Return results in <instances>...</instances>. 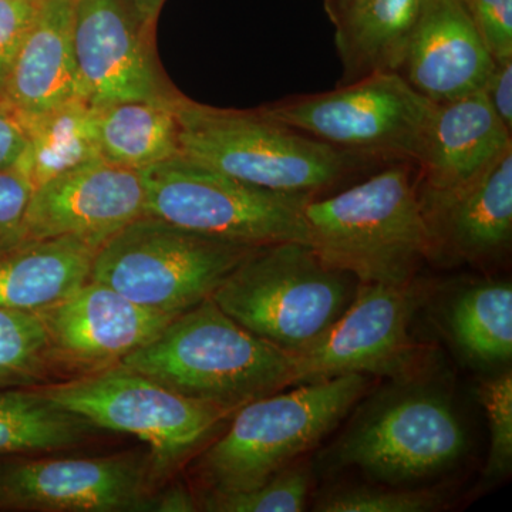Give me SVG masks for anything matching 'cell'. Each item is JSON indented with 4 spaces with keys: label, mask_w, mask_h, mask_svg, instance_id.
Returning a JSON list of instances; mask_svg holds the SVG:
<instances>
[{
    "label": "cell",
    "mask_w": 512,
    "mask_h": 512,
    "mask_svg": "<svg viewBox=\"0 0 512 512\" xmlns=\"http://www.w3.org/2000/svg\"><path fill=\"white\" fill-rule=\"evenodd\" d=\"M305 220L309 247L360 284L407 285L430 261L429 228L410 163L384 164L332 197L312 198Z\"/></svg>",
    "instance_id": "1"
},
{
    "label": "cell",
    "mask_w": 512,
    "mask_h": 512,
    "mask_svg": "<svg viewBox=\"0 0 512 512\" xmlns=\"http://www.w3.org/2000/svg\"><path fill=\"white\" fill-rule=\"evenodd\" d=\"M173 104L180 154L265 190L319 197L365 168L382 164L322 143L262 107L217 109L180 94Z\"/></svg>",
    "instance_id": "2"
},
{
    "label": "cell",
    "mask_w": 512,
    "mask_h": 512,
    "mask_svg": "<svg viewBox=\"0 0 512 512\" xmlns=\"http://www.w3.org/2000/svg\"><path fill=\"white\" fill-rule=\"evenodd\" d=\"M292 352L249 332L208 298L175 316L121 366L175 393L237 412L293 386Z\"/></svg>",
    "instance_id": "3"
},
{
    "label": "cell",
    "mask_w": 512,
    "mask_h": 512,
    "mask_svg": "<svg viewBox=\"0 0 512 512\" xmlns=\"http://www.w3.org/2000/svg\"><path fill=\"white\" fill-rule=\"evenodd\" d=\"M367 389L369 376L350 373L245 404L195 460L194 476L204 494L251 490L296 463L348 416Z\"/></svg>",
    "instance_id": "4"
},
{
    "label": "cell",
    "mask_w": 512,
    "mask_h": 512,
    "mask_svg": "<svg viewBox=\"0 0 512 512\" xmlns=\"http://www.w3.org/2000/svg\"><path fill=\"white\" fill-rule=\"evenodd\" d=\"M353 289L355 278L309 245L281 242L252 249L211 298L249 332L296 353L340 318Z\"/></svg>",
    "instance_id": "5"
},
{
    "label": "cell",
    "mask_w": 512,
    "mask_h": 512,
    "mask_svg": "<svg viewBox=\"0 0 512 512\" xmlns=\"http://www.w3.org/2000/svg\"><path fill=\"white\" fill-rule=\"evenodd\" d=\"M140 173L146 192L144 215L245 247L309 244L305 207L313 195L242 183L183 154Z\"/></svg>",
    "instance_id": "6"
},
{
    "label": "cell",
    "mask_w": 512,
    "mask_h": 512,
    "mask_svg": "<svg viewBox=\"0 0 512 512\" xmlns=\"http://www.w3.org/2000/svg\"><path fill=\"white\" fill-rule=\"evenodd\" d=\"M466 451V429L450 397L412 379L394 382L365 403L330 461L400 487L443 473Z\"/></svg>",
    "instance_id": "7"
},
{
    "label": "cell",
    "mask_w": 512,
    "mask_h": 512,
    "mask_svg": "<svg viewBox=\"0 0 512 512\" xmlns=\"http://www.w3.org/2000/svg\"><path fill=\"white\" fill-rule=\"evenodd\" d=\"M252 249L141 215L97 249L90 279L138 305L180 315L211 298Z\"/></svg>",
    "instance_id": "8"
},
{
    "label": "cell",
    "mask_w": 512,
    "mask_h": 512,
    "mask_svg": "<svg viewBox=\"0 0 512 512\" xmlns=\"http://www.w3.org/2000/svg\"><path fill=\"white\" fill-rule=\"evenodd\" d=\"M39 389L97 429L144 441L163 480L207 446L235 413L175 393L121 365Z\"/></svg>",
    "instance_id": "9"
},
{
    "label": "cell",
    "mask_w": 512,
    "mask_h": 512,
    "mask_svg": "<svg viewBox=\"0 0 512 512\" xmlns=\"http://www.w3.org/2000/svg\"><path fill=\"white\" fill-rule=\"evenodd\" d=\"M322 143L379 161L417 165L436 104L397 72L373 73L329 92L299 94L262 106Z\"/></svg>",
    "instance_id": "10"
},
{
    "label": "cell",
    "mask_w": 512,
    "mask_h": 512,
    "mask_svg": "<svg viewBox=\"0 0 512 512\" xmlns=\"http://www.w3.org/2000/svg\"><path fill=\"white\" fill-rule=\"evenodd\" d=\"M427 298L414 279L402 286L357 285L348 309L319 339L293 353V386L350 373L393 382L417 379L427 352L410 335V323Z\"/></svg>",
    "instance_id": "11"
},
{
    "label": "cell",
    "mask_w": 512,
    "mask_h": 512,
    "mask_svg": "<svg viewBox=\"0 0 512 512\" xmlns=\"http://www.w3.org/2000/svg\"><path fill=\"white\" fill-rule=\"evenodd\" d=\"M150 451L0 461V511L160 512Z\"/></svg>",
    "instance_id": "12"
},
{
    "label": "cell",
    "mask_w": 512,
    "mask_h": 512,
    "mask_svg": "<svg viewBox=\"0 0 512 512\" xmlns=\"http://www.w3.org/2000/svg\"><path fill=\"white\" fill-rule=\"evenodd\" d=\"M37 313L46 328L53 365L77 376L120 365L178 316L138 305L93 279Z\"/></svg>",
    "instance_id": "13"
},
{
    "label": "cell",
    "mask_w": 512,
    "mask_h": 512,
    "mask_svg": "<svg viewBox=\"0 0 512 512\" xmlns=\"http://www.w3.org/2000/svg\"><path fill=\"white\" fill-rule=\"evenodd\" d=\"M151 32L130 0H76L74 56L83 99L101 109L170 96L151 56Z\"/></svg>",
    "instance_id": "14"
},
{
    "label": "cell",
    "mask_w": 512,
    "mask_h": 512,
    "mask_svg": "<svg viewBox=\"0 0 512 512\" xmlns=\"http://www.w3.org/2000/svg\"><path fill=\"white\" fill-rule=\"evenodd\" d=\"M144 202L140 171L100 158L33 188L22 242L74 237L100 248L144 215Z\"/></svg>",
    "instance_id": "15"
},
{
    "label": "cell",
    "mask_w": 512,
    "mask_h": 512,
    "mask_svg": "<svg viewBox=\"0 0 512 512\" xmlns=\"http://www.w3.org/2000/svg\"><path fill=\"white\" fill-rule=\"evenodd\" d=\"M420 202L430 261L481 266L501 261L512 242V150L460 190L420 197Z\"/></svg>",
    "instance_id": "16"
},
{
    "label": "cell",
    "mask_w": 512,
    "mask_h": 512,
    "mask_svg": "<svg viewBox=\"0 0 512 512\" xmlns=\"http://www.w3.org/2000/svg\"><path fill=\"white\" fill-rule=\"evenodd\" d=\"M494 60L460 0H424L399 73L443 104L483 92Z\"/></svg>",
    "instance_id": "17"
},
{
    "label": "cell",
    "mask_w": 512,
    "mask_h": 512,
    "mask_svg": "<svg viewBox=\"0 0 512 512\" xmlns=\"http://www.w3.org/2000/svg\"><path fill=\"white\" fill-rule=\"evenodd\" d=\"M511 133L484 92L436 104L416 165L420 197L448 194L476 180L512 150Z\"/></svg>",
    "instance_id": "18"
},
{
    "label": "cell",
    "mask_w": 512,
    "mask_h": 512,
    "mask_svg": "<svg viewBox=\"0 0 512 512\" xmlns=\"http://www.w3.org/2000/svg\"><path fill=\"white\" fill-rule=\"evenodd\" d=\"M76 0H42L0 90V107L16 120L82 97L74 56Z\"/></svg>",
    "instance_id": "19"
},
{
    "label": "cell",
    "mask_w": 512,
    "mask_h": 512,
    "mask_svg": "<svg viewBox=\"0 0 512 512\" xmlns=\"http://www.w3.org/2000/svg\"><path fill=\"white\" fill-rule=\"evenodd\" d=\"M97 249L80 238L60 237L0 252V308L40 312L62 301L89 281Z\"/></svg>",
    "instance_id": "20"
},
{
    "label": "cell",
    "mask_w": 512,
    "mask_h": 512,
    "mask_svg": "<svg viewBox=\"0 0 512 512\" xmlns=\"http://www.w3.org/2000/svg\"><path fill=\"white\" fill-rule=\"evenodd\" d=\"M424 0H352L332 20L335 45L348 84L402 67Z\"/></svg>",
    "instance_id": "21"
},
{
    "label": "cell",
    "mask_w": 512,
    "mask_h": 512,
    "mask_svg": "<svg viewBox=\"0 0 512 512\" xmlns=\"http://www.w3.org/2000/svg\"><path fill=\"white\" fill-rule=\"evenodd\" d=\"M26 146L15 167L33 188L80 165L100 160L97 109L76 97L19 120Z\"/></svg>",
    "instance_id": "22"
},
{
    "label": "cell",
    "mask_w": 512,
    "mask_h": 512,
    "mask_svg": "<svg viewBox=\"0 0 512 512\" xmlns=\"http://www.w3.org/2000/svg\"><path fill=\"white\" fill-rule=\"evenodd\" d=\"M175 93L163 99L124 101L97 109L101 157L141 171L180 154Z\"/></svg>",
    "instance_id": "23"
},
{
    "label": "cell",
    "mask_w": 512,
    "mask_h": 512,
    "mask_svg": "<svg viewBox=\"0 0 512 512\" xmlns=\"http://www.w3.org/2000/svg\"><path fill=\"white\" fill-rule=\"evenodd\" d=\"M99 430L50 400L37 386L0 389V457L82 446Z\"/></svg>",
    "instance_id": "24"
},
{
    "label": "cell",
    "mask_w": 512,
    "mask_h": 512,
    "mask_svg": "<svg viewBox=\"0 0 512 512\" xmlns=\"http://www.w3.org/2000/svg\"><path fill=\"white\" fill-rule=\"evenodd\" d=\"M451 342L470 365L504 366L512 357V286L487 281L456 293L444 315Z\"/></svg>",
    "instance_id": "25"
},
{
    "label": "cell",
    "mask_w": 512,
    "mask_h": 512,
    "mask_svg": "<svg viewBox=\"0 0 512 512\" xmlns=\"http://www.w3.org/2000/svg\"><path fill=\"white\" fill-rule=\"evenodd\" d=\"M55 369L37 312L0 308V389L35 387Z\"/></svg>",
    "instance_id": "26"
},
{
    "label": "cell",
    "mask_w": 512,
    "mask_h": 512,
    "mask_svg": "<svg viewBox=\"0 0 512 512\" xmlns=\"http://www.w3.org/2000/svg\"><path fill=\"white\" fill-rule=\"evenodd\" d=\"M312 487L309 464L293 463L247 491L202 494L198 510L211 512H299L305 510Z\"/></svg>",
    "instance_id": "27"
},
{
    "label": "cell",
    "mask_w": 512,
    "mask_h": 512,
    "mask_svg": "<svg viewBox=\"0 0 512 512\" xmlns=\"http://www.w3.org/2000/svg\"><path fill=\"white\" fill-rule=\"evenodd\" d=\"M444 494L431 488L352 487L323 495L315 511L427 512L439 510Z\"/></svg>",
    "instance_id": "28"
},
{
    "label": "cell",
    "mask_w": 512,
    "mask_h": 512,
    "mask_svg": "<svg viewBox=\"0 0 512 512\" xmlns=\"http://www.w3.org/2000/svg\"><path fill=\"white\" fill-rule=\"evenodd\" d=\"M478 397L487 414L490 429V453L484 468L487 481L501 480L512 466V373L510 369L485 379Z\"/></svg>",
    "instance_id": "29"
},
{
    "label": "cell",
    "mask_w": 512,
    "mask_h": 512,
    "mask_svg": "<svg viewBox=\"0 0 512 512\" xmlns=\"http://www.w3.org/2000/svg\"><path fill=\"white\" fill-rule=\"evenodd\" d=\"M494 63L512 60V0H460Z\"/></svg>",
    "instance_id": "30"
},
{
    "label": "cell",
    "mask_w": 512,
    "mask_h": 512,
    "mask_svg": "<svg viewBox=\"0 0 512 512\" xmlns=\"http://www.w3.org/2000/svg\"><path fill=\"white\" fill-rule=\"evenodd\" d=\"M32 185L18 168L0 170V252L22 244V227Z\"/></svg>",
    "instance_id": "31"
},
{
    "label": "cell",
    "mask_w": 512,
    "mask_h": 512,
    "mask_svg": "<svg viewBox=\"0 0 512 512\" xmlns=\"http://www.w3.org/2000/svg\"><path fill=\"white\" fill-rule=\"evenodd\" d=\"M42 0H0V90Z\"/></svg>",
    "instance_id": "32"
},
{
    "label": "cell",
    "mask_w": 512,
    "mask_h": 512,
    "mask_svg": "<svg viewBox=\"0 0 512 512\" xmlns=\"http://www.w3.org/2000/svg\"><path fill=\"white\" fill-rule=\"evenodd\" d=\"M483 92L498 119L512 131V60L495 63Z\"/></svg>",
    "instance_id": "33"
},
{
    "label": "cell",
    "mask_w": 512,
    "mask_h": 512,
    "mask_svg": "<svg viewBox=\"0 0 512 512\" xmlns=\"http://www.w3.org/2000/svg\"><path fill=\"white\" fill-rule=\"evenodd\" d=\"M25 146V133L18 120L0 107V170L15 167Z\"/></svg>",
    "instance_id": "34"
},
{
    "label": "cell",
    "mask_w": 512,
    "mask_h": 512,
    "mask_svg": "<svg viewBox=\"0 0 512 512\" xmlns=\"http://www.w3.org/2000/svg\"><path fill=\"white\" fill-rule=\"evenodd\" d=\"M130 2L133 3L144 25L148 29H153L165 0H130Z\"/></svg>",
    "instance_id": "35"
},
{
    "label": "cell",
    "mask_w": 512,
    "mask_h": 512,
    "mask_svg": "<svg viewBox=\"0 0 512 512\" xmlns=\"http://www.w3.org/2000/svg\"><path fill=\"white\" fill-rule=\"evenodd\" d=\"M350 2L352 0H323V5H325L329 18L333 19Z\"/></svg>",
    "instance_id": "36"
}]
</instances>
